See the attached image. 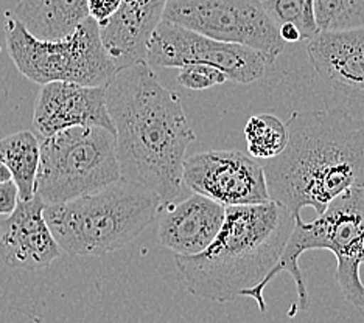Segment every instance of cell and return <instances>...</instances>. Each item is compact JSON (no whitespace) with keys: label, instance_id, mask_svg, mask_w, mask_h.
I'll use <instances>...</instances> for the list:
<instances>
[{"label":"cell","instance_id":"6da1fadb","mask_svg":"<svg viewBox=\"0 0 364 323\" xmlns=\"http://www.w3.org/2000/svg\"><path fill=\"white\" fill-rule=\"evenodd\" d=\"M106 106L122 179L148 188L162 204L175 201L184 187L187 148L196 138L181 97L142 62L115 72L106 84Z\"/></svg>","mask_w":364,"mask_h":323},{"label":"cell","instance_id":"7a4b0ae2","mask_svg":"<svg viewBox=\"0 0 364 323\" xmlns=\"http://www.w3.org/2000/svg\"><path fill=\"white\" fill-rule=\"evenodd\" d=\"M282 153L263 160L268 195L293 214H321L339 195L364 187V119L339 107L293 112Z\"/></svg>","mask_w":364,"mask_h":323},{"label":"cell","instance_id":"3957f363","mask_svg":"<svg viewBox=\"0 0 364 323\" xmlns=\"http://www.w3.org/2000/svg\"><path fill=\"white\" fill-rule=\"evenodd\" d=\"M293 227V214L274 201L226 207L225 222L212 244L196 255H176V268L190 294L217 303L254 298L264 312V280Z\"/></svg>","mask_w":364,"mask_h":323},{"label":"cell","instance_id":"277c9868","mask_svg":"<svg viewBox=\"0 0 364 323\" xmlns=\"http://www.w3.org/2000/svg\"><path fill=\"white\" fill-rule=\"evenodd\" d=\"M161 207L156 193L120 179L95 193L47 204L44 217L61 251L73 256H103L144 234Z\"/></svg>","mask_w":364,"mask_h":323},{"label":"cell","instance_id":"5b68a950","mask_svg":"<svg viewBox=\"0 0 364 323\" xmlns=\"http://www.w3.org/2000/svg\"><path fill=\"white\" fill-rule=\"evenodd\" d=\"M309 251H328L335 255V277L344 300L364 308V285L360 275L364 264V187L339 195L313 221L294 218L291 235L274 269L264 280V288L277 273L288 272L294 280L302 311L309 308L310 295L299 260Z\"/></svg>","mask_w":364,"mask_h":323},{"label":"cell","instance_id":"8992f818","mask_svg":"<svg viewBox=\"0 0 364 323\" xmlns=\"http://www.w3.org/2000/svg\"><path fill=\"white\" fill-rule=\"evenodd\" d=\"M35 193L46 204H61L95 193L122 179L112 131L73 126L39 140Z\"/></svg>","mask_w":364,"mask_h":323},{"label":"cell","instance_id":"52a82bcc","mask_svg":"<svg viewBox=\"0 0 364 323\" xmlns=\"http://www.w3.org/2000/svg\"><path fill=\"white\" fill-rule=\"evenodd\" d=\"M5 40L16 69L41 86L53 81L106 86L117 72L92 18H86L63 39L44 40L33 36L11 11H6Z\"/></svg>","mask_w":364,"mask_h":323},{"label":"cell","instance_id":"ba28073f","mask_svg":"<svg viewBox=\"0 0 364 323\" xmlns=\"http://www.w3.org/2000/svg\"><path fill=\"white\" fill-rule=\"evenodd\" d=\"M164 21L221 43L257 50L269 64L285 48L260 0H167Z\"/></svg>","mask_w":364,"mask_h":323},{"label":"cell","instance_id":"9c48e42d","mask_svg":"<svg viewBox=\"0 0 364 323\" xmlns=\"http://www.w3.org/2000/svg\"><path fill=\"white\" fill-rule=\"evenodd\" d=\"M145 62L153 70L208 64L225 73L228 81L238 84H251L260 80L269 65L268 58L257 50L221 43L164 19L148 44Z\"/></svg>","mask_w":364,"mask_h":323},{"label":"cell","instance_id":"30bf717a","mask_svg":"<svg viewBox=\"0 0 364 323\" xmlns=\"http://www.w3.org/2000/svg\"><path fill=\"white\" fill-rule=\"evenodd\" d=\"M182 182L193 193L223 207L271 201L263 165L240 151L210 149L186 157Z\"/></svg>","mask_w":364,"mask_h":323},{"label":"cell","instance_id":"8fae6325","mask_svg":"<svg viewBox=\"0 0 364 323\" xmlns=\"http://www.w3.org/2000/svg\"><path fill=\"white\" fill-rule=\"evenodd\" d=\"M73 126H102L114 131L106 106V86H81L53 81L43 84L33 114L39 140Z\"/></svg>","mask_w":364,"mask_h":323},{"label":"cell","instance_id":"7c38bea8","mask_svg":"<svg viewBox=\"0 0 364 323\" xmlns=\"http://www.w3.org/2000/svg\"><path fill=\"white\" fill-rule=\"evenodd\" d=\"M46 205L38 195L30 201L19 199L0 224V256L8 268L36 270L60 258L63 251L46 221Z\"/></svg>","mask_w":364,"mask_h":323},{"label":"cell","instance_id":"4fadbf2b","mask_svg":"<svg viewBox=\"0 0 364 323\" xmlns=\"http://www.w3.org/2000/svg\"><path fill=\"white\" fill-rule=\"evenodd\" d=\"M226 207L203 195L165 204L157 226L159 243L176 255H196L208 248L223 227Z\"/></svg>","mask_w":364,"mask_h":323},{"label":"cell","instance_id":"5bb4252c","mask_svg":"<svg viewBox=\"0 0 364 323\" xmlns=\"http://www.w3.org/2000/svg\"><path fill=\"white\" fill-rule=\"evenodd\" d=\"M307 53L326 84L343 95L364 98V27L321 31L310 39Z\"/></svg>","mask_w":364,"mask_h":323},{"label":"cell","instance_id":"9a60e30c","mask_svg":"<svg viewBox=\"0 0 364 323\" xmlns=\"http://www.w3.org/2000/svg\"><path fill=\"white\" fill-rule=\"evenodd\" d=\"M167 0H122L112 18L100 27V38L115 69L146 61L150 39L164 19Z\"/></svg>","mask_w":364,"mask_h":323},{"label":"cell","instance_id":"2e32d148","mask_svg":"<svg viewBox=\"0 0 364 323\" xmlns=\"http://www.w3.org/2000/svg\"><path fill=\"white\" fill-rule=\"evenodd\" d=\"M11 14L44 40L65 38L89 18L87 0H19Z\"/></svg>","mask_w":364,"mask_h":323},{"label":"cell","instance_id":"e0dca14e","mask_svg":"<svg viewBox=\"0 0 364 323\" xmlns=\"http://www.w3.org/2000/svg\"><path fill=\"white\" fill-rule=\"evenodd\" d=\"M39 155V138L31 131H19L0 138V159L10 170L11 179L18 185L21 201H30L36 195Z\"/></svg>","mask_w":364,"mask_h":323},{"label":"cell","instance_id":"ac0fdd59","mask_svg":"<svg viewBox=\"0 0 364 323\" xmlns=\"http://www.w3.org/2000/svg\"><path fill=\"white\" fill-rule=\"evenodd\" d=\"M247 151L260 162L269 160L284 151L288 142L287 123L274 114L252 115L245 126Z\"/></svg>","mask_w":364,"mask_h":323},{"label":"cell","instance_id":"d6986e66","mask_svg":"<svg viewBox=\"0 0 364 323\" xmlns=\"http://www.w3.org/2000/svg\"><path fill=\"white\" fill-rule=\"evenodd\" d=\"M319 33L364 27V0H314Z\"/></svg>","mask_w":364,"mask_h":323},{"label":"cell","instance_id":"ffe728a7","mask_svg":"<svg viewBox=\"0 0 364 323\" xmlns=\"http://www.w3.org/2000/svg\"><path fill=\"white\" fill-rule=\"evenodd\" d=\"M260 4L276 27L294 25L302 40L311 39L319 33L314 19V0H260Z\"/></svg>","mask_w":364,"mask_h":323},{"label":"cell","instance_id":"44dd1931","mask_svg":"<svg viewBox=\"0 0 364 323\" xmlns=\"http://www.w3.org/2000/svg\"><path fill=\"white\" fill-rule=\"evenodd\" d=\"M178 70V82L190 90H205L228 81L225 73L208 64H186Z\"/></svg>","mask_w":364,"mask_h":323},{"label":"cell","instance_id":"7402d4cb","mask_svg":"<svg viewBox=\"0 0 364 323\" xmlns=\"http://www.w3.org/2000/svg\"><path fill=\"white\" fill-rule=\"evenodd\" d=\"M120 5L122 0H87L89 18H92L98 27H103L119 10Z\"/></svg>","mask_w":364,"mask_h":323},{"label":"cell","instance_id":"603a6c76","mask_svg":"<svg viewBox=\"0 0 364 323\" xmlns=\"http://www.w3.org/2000/svg\"><path fill=\"white\" fill-rule=\"evenodd\" d=\"M19 202V190L13 179L0 182V217H8Z\"/></svg>","mask_w":364,"mask_h":323},{"label":"cell","instance_id":"cb8c5ba5","mask_svg":"<svg viewBox=\"0 0 364 323\" xmlns=\"http://www.w3.org/2000/svg\"><path fill=\"white\" fill-rule=\"evenodd\" d=\"M277 30H279L280 39H282L285 44L287 43L293 44V43H299V40H302L301 33H299V30L294 27V25H289V23L280 25V27H277Z\"/></svg>","mask_w":364,"mask_h":323},{"label":"cell","instance_id":"d4e9b609","mask_svg":"<svg viewBox=\"0 0 364 323\" xmlns=\"http://www.w3.org/2000/svg\"><path fill=\"white\" fill-rule=\"evenodd\" d=\"M6 180H11V173L4 163V160L0 159V182H6Z\"/></svg>","mask_w":364,"mask_h":323}]
</instances>
